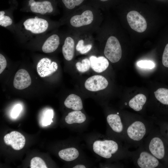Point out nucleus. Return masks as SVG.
I'll use <instances>...</instances> for the list:
<instances>
[{"label":"nucleus","mask_w":168,"mask_h":168,"mask_svg":"<svg viewBox=\"0 0 168 168\" xmlns=\"http://www.w3.org/2000/svg\"><path fill=\"white\" fill-rule=\"evenodd\" d=\"M102 11L89 1L81 6L62 21L69 31L76 34H95L104 20Z\"/></svg>","instance_id":"f257e3e1"},{"label":"nucleus","mask_w":168,"mask_h":168,"mask_svg":"<svg viewBox=\"0 0 168 168\" xmlns=\"http://www.w3.org/2000/svg\"><path fill=\"white\" fill-rule=\"evenodd\" d=\"M62 25L60 21H54L38 15L23 19L16 24L14 33L19 39L36 40L57 29Z\"/></svg>","instance_id":"f03ea898"},{"label":"nucleus","mask_w":168,"mask_h":168,"mask_svg":"<svg viewBox=\"0 0 168 168\" xmlns=\"http://www.w3.org/2000/svg\"><path fill=\"white\" fill-rule=\"evenodd\" d=\"M124 139L128 146L138 147L154 127V120L141 117L128 116L124 119Z\"/></svg>","instance_id":"7ed1b4c3"},{"label":"nucleus","mask_w":168,"mask_h":168,"mask_svg":"<svg viewBox=\"0 0 168 168\" xmlns=\"http://www.w3.org/2000/svg\"><path fill=\"white\" fill-rule=\"evenodd\" d=\"M95 39L100 44L104 45V54L110 62L115 63L122 57L121 45L118 38L114 35H108L100 27L95 33Z\"/></svg>","instance_id":"20e7f679"},{"label":"nucleus","mask_w":168,"mask_h":168,"mask_svg":"<svg viewBox=\"0 0 168 168\" xmlns=\"http://www.w3.org/2000/svg\"><path fill=\"white\" fill-rule=\"evenodd\" d=\"M59 0H26L21 10L43 16L54 15L59 13Z\"/></svg>","instance_id":"39448f33"},{"label":"nucleus","mask_w":168,"mask_h":168,"mask_svg":"<svg viewBox=\"0 0 168 168\" xmlns=\"http://www.w3.org/2000/svg\"><path fill=\"white\" fill-rule=\"evenodd\" d=\"M131 158L134 165L140 168H156L160 166V161L147 151L142 144L132 151Z\"/></svg>","instance_id":"423d86ee"},{"label":"nucleus","mask_w":168,"mask_h":168,"mask_svg":"<svg viewBox=\"0 0 168 168\" xmlns=\"http://www.w3.org/2000/svg\"><path fill=\"white\" fill-rule=\"evenodd\" d=\"M94 152L101 157L106 159L111 158L119 149V144L112 140H97L93 145Z\"/></svg>","instance_id":"0eeeda50"},{"label":"nucleus","mask_w":168,"mask_h":168,"mask_svg":"<svg viewBox=\"0 0 168 168\" xmlns=\"http://www.w3.org/2000/svg\"><path fill=\"white\" fill-rule=\"evenodd\" d=\"M64 34L56 29L42 37L44 40L41 46L42 51L46 53L55 51L61 43L63 42Z\"/></svg>","instance_id":"6e6552de"},{"label":"nucleus","mask_w":168,"mask_h":168,"mask_svg":"<svg viewBox=\"0 0 168 168\" xmlns=\"http://www.w3.org/2000/svg\"><path fill=\"white\" fill-rule=\"evenodd\" d=\"M76 35L69 31L65 33L63 40L62 52L64 58L68 61L72 60L74 56L76 49Z\"/></svg>","instance_id":"1a4fd4ad"},{"label":"nucleus","mask_w":168,"mask_h":168,"mask_svg":"<svg viewBox=\"0 0 168 168\" xmlns=\"http://www.w3.org/2000/svg\"><path fill=\"white\" fill-rule=\"evenodd\" d=\"M75 34L76 36V50L81 54H86L89 52L92 49L93 43L95 40L93 34L89 33Z\"/></svg>","instance_id":"9d476101"},{"label":"nucleus","mask_w":168,"mask_h":168,"mask_svg":"<svg viewBox=\"0 0 168 168\" xmlns=\"http://www.w3.org/2000/svg\"><path fill=\"white\" fill-rule=\"evenodd\" d=\"M127 19L131 28L137 32L142 33L147 27V23L145 18L138 12L132 11L127 14Z\"/></svg>","instance_id":"9b49d317"},{"label":"nucleus","mask_w":168,"mask_h":168,"mask_svg":"<svg viewBox=\"0 0 168 168\" xmlns=\"http://www.w3.org/2000/svg\"><path fill=\"white\" fill-rule=\"evenodd\" d=\"M58 68L57 63L47 57L41 58L36 67L38 75L42 77L49 76L55 72Z\"/></svg>","instance_id":"f8f14e48"},{"label":"nucleus","mask_w":168,"mask_h":168,"mask_svg":"<svg viewBox=\"0 0 168 168\" xmlns=\"http://www.w3.org/2000/svg\"><path fill=\"white\" fill-rule=\"evenodd\" d=\"M4 140L7 145H10L15 150L22 149L25 146L26 139L24 136L20 132L13 131L5 135Z\"/></svg>","instance_id":"ddd939ff"},{"label":"nucleus","mask_w":168,"mask_h":168,"mask_svg":"<svg viewBox=\"0 0 168 168\" xmlns=\"http://www.w3.org/2000/svg\"><path fill=\"white\" fill-rule=\"evenodd\" d=\"M108 84V82L104 77L96 75L90 77L86 80L85 86L89 91H96L105 89Z\"/></svg>","instance_id":"4468645a"},{"label":"nucleus","mask_w":168,"mask_h":168,"mask_svg":"<svg viewBox=\"0 0 168 168\" xmlns=\"http://www.w3.org/2000/svg\"><path fill=\"white\" fill-rule=\"evenodd\" d=\"M15 8L14 6H13L8 9L0 11V26L8 29L14 33L16 24L14 21L13 12Z\"/></svg>","instance_id":"2eb2a0df"},{"label":"nucleus","mask_w":168,"mask_h":168,"mask_svg":"<svg viewBox=\"0 0 168 168\" xmlns=\"http://www.w3.org/2000/svg\"><path fill=\"white\" fill-rule=\"evenodd\" d=\"M31 83L30 77L27 71L21 69L17 72L13 82L15 88L19 90L24 89L29 86Z\"/></svg>","instance_id":"dca6fc26"},{"label":"nucleus","mask_w":168,"mask_h":168,"mask_svg":"<svg viewBox=\"0 0 168 168\" xmlns=\"http://www.w3.org/2000/svg\"><path fill=\"white\" fill-rule=\"evenodd\" d=\"M64 10L62 21L72 13L78 8L89 1L90 0H59Z\"/></svg>","instance_id":"f3484780"},{"label":"nucleus","mask_w":168,"mask_h":168,"mask_svg":"<svg viewBox=\"0 0 168 168\" xmlns=\"http://www.w3.org/2000/svg\"><path fill=\"white\" fill-rule=\"evenodd\" d=\"M119 114L117 113L109 114L106 118L107 122L113 132L119 134L123 133L124 137L125 123H123Z\"/></svg>","instance_id":"a211bd4d"},{"label":"nucleus","mask_w":168,"mask_h":168,"mask_svg":"<svg viewBox=\"0 0 168 168\" xmlns=\"http://www.w3.org/2000/svg\"><path fill=\"white\" fill-rule=\"evenodd\" d=\"M89 59L91 63V67L97 72L100 73L104 71L109 65L107 59L103 56L97 57L94 55H92L89 57Z\"/></svg>","instance_id":"6ab92c4d"},{"label":"nucleus","mask_w":168,"mask_h":168,"mask_svg":"<svg viewBox=\"0 0 168 168\" xmlns=\"http://www.w3.org/2000/svg\"><path fill=\"white\" fill-rule=\"evenodd\" d=\"M65 106L74 110H80L83 108V104L81 98L78 96L71 94L69 95L64 102Z\"/></svg>","instance_id":"aec40b11"},{"label":"nucleus","mask_w":168,"mask_h":168,"mask_svg":"<svg viewBox=\"0 0 168 168\" xmlns=\"http://www.w3.org/2000/svg\"><path fill=\"white\" fill-rule=\"evenodd\" d=\"M147 101L146 96L142 94L137 95L129 101V107L134 111L139 112L141 111Z\"/></svg>","instance_id":"412c9836"},{"label":"nucleus","mask_w":168,"mask_h":168,"mask_svg":"<svg viewBox=\"0 0 168 168\" xmlns=\"http://www.w3.org/2000/svg\"><path fill=\"white\" fill-rule=\"evenodd\" d=\"M86 115L79 110H76L69 112L65 118L66 122L68 124L74 123L80 124L86 120Z\"/></svg>","instance_id":"4be33fe9"},{"label":"nucleus","mask_w":168,"mask_h":168,"mask_svg":"<svg viewBox=\"0 0 168 168\" xmlns=\"http://www.w3.org/2000/svg\"><path fill=\"white\" fill-rule=\"evenodd\" d=\"M79 155L78 151L74 147L63 149L58 152V155L60 157L67 161H71L76 159Z\"/></svg>","instance_id":"5701e85b"},{"label":"nucleus","mask_w":168,"mask_h":168,"mask_svg":"<svg viewBox=\"0 0 168 168\" xmlns=\"http://www.w3.org/2000/svg\"><path fill=\"white\" fill-rule=\"evenodd\" d=\"M156 100L161 105L168 106V88L161 87L154 92Z\"/></svg>","instance_id":"b1692460"},{"label":"nucleus","mask_w":168,"mask_h":168,"mask_svg":"<svg viewBox=\"0 0 168 168\" xmlns=\"http://www.w3.org/2000/svg\"><path fill=\"white\" fill-rule=\"evenodd\" d=\"M77 69L80 72H84L88 71L91 67V63L89 59L85 58L82 62H77L76 64Z\"/></svg>","instance_id":"393cba45"},{"label":"nucleus","mask_w":168,"mask_h":168,"mask_svg":"<svg viewBox=\"0 0 168 168\" xmlns=\"http://www.w3.org/2000/svg\"><path fill=\"white\" fill-rule=\"evenodd\" d=\"M54 112L53 110L48 109L44 113L42 120V124L44 126L50 125L53 122Z\"/></svg>","instance_id":"a878e982"},{"label":"nucleus","mask_w":168,"mask_h":168,"mask_svg":"<svg viewBox=\"0 0 168 168\" xmlns=\"http://www.w3.org/2000/svg\"><path fill=\"white\" fill-rule=\"evenodd\" d=\"M30 166L31 168H47L45 162L38 157H35L31 159Z\"/></svg>","instance_id":"bb28decb"},{"label":"nucleus","mask_w":168,"mask_h":168,"mask_svg":"<svg viewBox=\"0 0 168 168\" xmlns=\"http://www.w3.org/2000/svg\"><path fill=\"white\" fill-rule=\"evenodd\" d=\"M137 66L141 68L152 69L155 67L153 62L150 60H142L137 63Z\"/></svg>","instance_id":"cd10ccee"},{"label":"nucleus","mask_w":168,"mask_h":168,"mask_svg":"<svg viewBox=\"0 0 168 168\" xmlns=\"http://www.w3.org/2000/svg\"><path fill=\"white\" fill-rule=\"evenodd\" d=\"M162 63L164 67L168 68V43L166 45L163 53Z\"/></svg>","instance_id":"c85d7f7f"},{"label":"nucleus","mask_w":168,"mask_h":168,"mask_svg":"<svg viewBox=\"0 0 168 168\" xmlns=\"http://www.w3.org/2000/svg\"><path fill=\"white\" fill-rule=\"evenodd\" d=\"M22 109V106L21 105L18 104L16 105L11 111V117L13 119L16 118L18 116Z\"/></svg>","instance_id":"c756f323"},{"label":"nucleus","mask_w":168,"mask_h":168,"mask_svg":"<svg viewBox=\"0 0 168 168\" xmlns=\"http://www.w3.org/2000/svg\"><path fill=\"white\" fill-rule=\"evenodd\" d=\"M7 62L5 57L1 54H0V74L4 70L6 67Z\"/></svg>","instance_id":"7c9ffc66"},{"label":"nucleus","mask_w":168,"mask_h":168,"mask_svg":"<svg viewBox=\"0 0 168 168\" xmlns=\"http://www.w3.org/2000/svg\"><path fill=\"white\" fill-rule=\"evenodd\" d=\"M73 168H85L86 167L83 165H78L74 166Z\"/></svg>","instance_id":"2f4dec72"},{"label":"nucleus","mask_w":168,"mask_h":168,"mask_svg":"<svg viewBox=\"0 0 168 168\" xmlns=\"http://www.w3.org/2000/svg\"><path fill=\"white\" fill-rule=\"evenodd\" d=\"M167 136H168V129L167 130Z\"/></svg>","instance_id":"473e14b6"}]
</instances>
